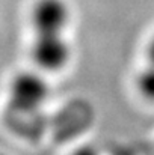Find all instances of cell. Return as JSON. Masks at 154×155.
Masks as SVG:
<instances>
[{
    "mask_svg": "<svg viewBox=\"0 0 154 155\" xmlns=\"http://www.w3.org/2000/svg\"><path fill=\"white\" fill-rule=\"evenodd\" d=\"M30 59L43 72H59L73 59V47L65 33L35 35L30 45Z\"/></svg>",
    "mask_w": 154,
    "mask_h": 155,
    "instance_id": "obj_2",
    "label": "cell"
},
{
    "mask_svg": "<svg viewBox=\"0 0 154 155\" xmlns=\"http://www.w3.org/2000/svg\"><path fill=\"white\" fill-rule=\"evenodd\" d=\"M73 20L67 0H35L30 8V26L35 35L65 33Z\"/></svg>",
    "mask_w": 154,
    "mask_h": 155,
    "instance_id": "obj_3",
    "label": "cell"
},
{
    "mask_svg": "<svg viewBox=\"0 0 154 155\" xmlns=\"http://www.w3.org/2000/svg\"><path fill=\"white\" fill-rule=\"evenodd\" d=\"M71 155H101L100 151L92 146V145H83V146H79L77 149H74V152Z\"/></svg>",
    "mask_w": 154,
    "mask_h": 155,
    "instance_id": "obj_5",
    "label": "cell"
},
{
    "mask_svg": "<svg viewBox=\"0 0 154 155\" xmlns=\"http://www.w3.org/2000/svg\"><path fill=\"white\" fill-rule=\"evenodd\" d=\"M147 59H148V63H154V35L151 36V39L148 41L147 44Z\"/></svg>",
    "mask_w": 154,
    "mask_h": 155,
    "instance_id": "obj_6",
    "label": "cell"
},
{
    "mask_svg": "<svg viewBox=\"0 0 154 155\" xmlns=\"http://www.w3.org/2000/svg\"><path fill=\"white\" fill-rule=\"evenodd\" d=\"M50 97V86L44 74L36 71L17 72L8 86L9 105L18 113H33L44 107Z\"/></svg>",
    "mask_w": 154,
    "mask_h": 155,
    "instance_id": "obj_1",
    "label": "cell"
},
{
    "mask_svg": "<svg viewBox=\"0 0 154 155\" xmlns=\"http://www.w3.org/2000/svg\"><path fill=\"white\" fill-rule=\"evenodd\" d=\"M0 155H6V154H5V152H0Z\"/></svg>",
    "mask_w": 154,
    "mask_h": 155,
    "instance_id": "obj_7",
    "label": "cell"
},
{
    "mask_svg": "<svg viewBox=\"0 0 154 155\" xmlns=\"http://www.w3.org/2000/svg\"><path fill=\"white\" fill-rule=\"evenodd\" d=\"M136 89L147 101L154 103V63H148L136 77Z\"/></svg>",
    "mask_w": 154,
    "mask_h": 155,
    "instance_id": "obj_4",
    "label": "cell"
}]
</instances>
